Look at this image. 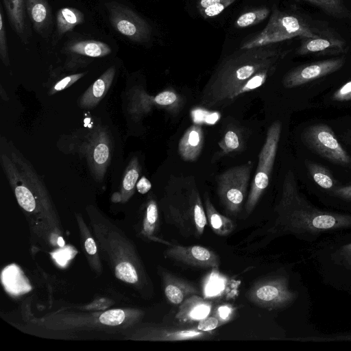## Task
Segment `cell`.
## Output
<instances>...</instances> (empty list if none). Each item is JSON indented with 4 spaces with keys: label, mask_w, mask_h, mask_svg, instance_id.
<instances>
[{
    "label": "cell",
    "mask_w": 351,
    "mask_h": 351,
    "mask_svg": "<svg viewBox=\"0 0 351 351\" xmlns=\"http://www.w3.org/2000/svg\"><path fill=\"white\" fill-rule=\"evenodd\" d=\"M351 230V213L317 207L300 191L294 173L284 178L280 195L274 208L272 221L264 241L292 235L308 244L334 233Z\"/></svg>",
    "instance_id": "cell-1"
},
{
    "label": "cell",
    "mask_w": 351,
    "mask_h": 351,
    "mask_svg": "<svg viewBox=\"0 0 351 351\" xmlns=\"http://www.w3.org/2000/svg\"><path fill=\"white\" fill-rule=\"evenodd\" d=\"M285 53L271 45L240 51L224 59L213 73L200 94L199 101L207 108H222L231 104L234 94L260 71L278 64Z\"/></svg>",
    "instance_id": "cell-2"
},
{
    "label": "cell",
    "mask_w": 351,
    "mask_h": 351,
    "mask_svg": "<svg viewBox=\"0 0 351 351\" xmlns=\"http://www.w3.org/2000/svg\"><path fill=\"white\" fill-rule=\"evenodd\" d=\"M247 300L259 308L285 311L293 309L311 319L312 300L301 276L291 267L256 282L247 293Z\"/></svg>",
    "instance_id": "cell-3"
},
{
    "label": "cell",
    "mask_w": 351,
    "mask_h": 351,
    "mask_svg": "<svg viewBox=\"0 0 351 351\" xmlns=\"http://www.w3.org/2000/svg\"><path fill=\"white\" fill-rule=\"evenodd\" d=\"M167 222L186 237L199 238L207 225V217L193 177L171 178L162 200Z\"/></svg>",
    "instance_id": "cell-4"
},
{
    "label": "cell",
    "mask_w": 351,
    "mask_h": 351,
    "mask_svg": "<svg viewBox=\"0 0 351 351\" xmlns=\"http://www.w3.org/2000/svg\"><path fill=\"white\" fill-rule=\"evenodd\" d=\"M306 253L323 284L346 293L351 290V230L308 244Z\"/></svg>",
    "instance_id": "cell-5"
},
{
    "label": "cell",
    "mask_w": 351,
    "mask_h": 351,
    "mask_svg": "<svg viewBox=\"0 0 351 351\" xmlns=\"http://www.w3.org/2000/svg\"><path fill=\"white\" fill-rule=\"evenodd\" d=\"M322 32L311 27L300 16L275 9L265 27L243 43L240 49L269 45L296 36L313 38L319 36Z\"/></svg>",
    "instance_id": "cell-6"
},
{
    "label": "cell",
    "mask_w": 351,
    "mask_h": 351,
    "mask_svg": "<svg viewBox=\"0 0 351 351\" xmlns=\"http://www.w3.org/2000/svg\"><path fill=\"white\" fill-rule=\"evenodd\" d=\"M281 130L282 123L279 121L272 123L267 130L264 145L258 155L255 175L245 204V210L247 215L251 214L254 210L269 185L276 157Z\"/></svg>",
    "instance_id": "cell-7"
},
{
    "label": "cell",
    "mask_w": 351,
    "mask_h": 351,
    "mask_svg": "<svg viewBox=\"0 0 351 351\" xmlns=\"http://www.w3.org/2000/svg\"><path fill=\"white\" fill-rule=\"evenodd\" d=\"M253 162L232 167L216 178L217 192L226 212L232 215H238L245 199Z\"/></svg>",
    "instance_id": "cell-8"
},
{
    "label": "cell",
    "mask_w": 351,
    "mask_h": 351,
    "mask_svg": "<svg viewBox=\"0 0 351 351\" xmlns=\"http://www.w3.org/2000/svg\"><path fill=\"white\" fill-rule=\"evenodd\" d=\"M127 110L136 120L148 114L153 109H162L178 114L184 105V97L176 90L167 89L156 95H149L141 86H134L128 93Z\"/></svg>",
    "instance_id": "cell-9"
},
{
    "label": "cell",
    "mask_w": 351,
    "mask_h": 351,
    "mask_svg": "<svg viewBox=\"0 0 351 351\" xmlns=\"http://www.w3.org/2000/svg\"><path fill=\"white\" fill-rule=\"evenodd\" d=\"M302 140L307 147L321 157L351 169V156L328 125L319 123L308 126L302 132Z\"/></svg>",
    "instance_id": "cell-10"
},
{
    "label": "cell",
    "mask_w": 351,
    "mask_h": 351,
    "mask_svg": "<svg viewBox=\"0 0 351 351\" xmlns=\"http://www.w3.org/2000/svg\"><path fill=\"white\" fill-rule=\"evenodd\" d=\"M106 6L110 23L119 33L140 43L150 39L151 26L134 11L116 1L108 2Z\"/></svg>",
    "instance_id": "cell-11"
},
{
    "label": "cell",
    "mask_w": 351,
    "mask_h": 351,
    "mask_svg": "<svg viewBox=\"0 0 351 351\" xmlns=\"http://www.w3.org/2000/svg\"><path fill=\"white\" fill-rule=\"evenodd\" d=\"M82 152L86 157L93 177L97 181L103 180L111 159V138L105 127L97 126L87 136Z\"/></svg>",
    "instance_id": "cell-12"
},
{
    "label": "cell",
    "mask_w": 351,
    "mask_h": 351,
    "mask_svg": "<svg viewBox=\"0 0 351 351\" xmlns=\"http://www.w3.org/2000/svg\"><path fill=\"white\" fill-rule=\"evenodd\" d=\"M344 63V58H337L301 65L285 75L282 85L286 88L304 85L338 71Z\"/></svg>",
    "instance_id": "cell-13"
},
{
    "label": "cell",
    "mask_w": 351,
    "mask_h": 351,
    "mask_svg": "<svg viewBox=\"0 0 351 351\" xmlns=\"http://www.w3.org/2000/svg\"><path fill=\"white\" fill-rule=\"evenodd\" d=\"M165 254L171 260L195 267L217 269L220 263L215 252L202 245L170 244Z\"/></svg>",
    "instance_id": "cell-14"
},
{
    "label": "cell",
    "mask_w": 351,
    "mask_h": 351,
    "mask_svg": "<svg viewBox=\"0 0 351 351\" xmlns=\"http://www.w3.org/2000/svg\"><path fill=\"white\" fill-rule=\"evenodd\" d=\"M301 38V45L297 51L298 55L336 54L345 49V43L341 39L326 31L316 37Z\"/></svg>",
    "instance_id": "cell-15"
},
{
    "label": "cell",
    "mask_w": 351,
    "mask_h": 351,
    "mask_svg": "<svg viewBox=\"0 0 351 351\" xmlns=\"http://www.w3.org/2000/svg\"><path fill=\"white\" fill-rule=\"evenodd\" d=\"M213 308L210 301L204 299L198 294H193L178 306L175 318L181 324L198 322L210 315Z\"/></svg>",
    "instance_id": "cell-16"
},
{
    "label": "cell",
    "mask_w": 351,
    "mask_h": 351,
    "mask_svg": "<svg viewBox=\"0 0 351 351\" xmlns=\"http://www.w3.org/2000/svg\"><path fill=\"white\" fill-rule=\"evenodd\" d=\"M26 14L35 31L47 38L52 30L53 16L47 0H24Z\"/></svg>",
    "instance_id": "cell-17"
},
{
    "label": "cell",
    "mask_w": 351,
    "mask_h": 351,
    "mask_svg": "<svg viewBox=\"0 0 351 351\" xmlns=\"http://www.w3.org/2000/svg\"><path fill=\"white\" fill-rule=\"evenodd\" d=\"M204 142L202 128L193 124L187 128L180 138L178 151L181 158L186 162H194L200 156Z\"/></svg>",
    "instance_id": "cell-18"
},
{
    "label": "cell",
    "mask_w": 351,
    "mask_h": 351,
    "mask_svg": "<svg viewBox=\"0 0 351 351\" xmlns=\"http://www.w3.org/2000/svg\"><path fill=\"white\" fill-rule=\"evenodd\" d=\"M163 282L165 297L171 304L176 306H179L188 297L199 293V290L193 284L171 273L163 274Z\"/></svg>",
    "instance_id": "cell-19"
},
{
    "label": "cell",
    "mask_w": 351,
    "mask_h": 351,
    "mask_svg": "<svg viewBox=\"0 0 351 351\" xmlns=\"http://www.w3.org/2000/svg\"><path fill=\"white\" fill-rule=\"evenodd\" d=\"M115 73V68L111 66L97 79L81 96L79 100L80 107L82 109L95 108L110 88Z\"/></svg>",
    "instance_id": "cell-20"
},
{
    "label": "cell",
    "mask_w": 351,
    "mask_h": 351,
    "mask_svg": "<svg viewBox=\"0 0 351 351\" xmlns=\"http://www.w3.org/2000/svg\"><path fill=\"white\" fill-rule=\"evenodd\" d=\"M9 22L24 44L29 39L24 0H2Z\"/></svg>",
    "instance_id": "cell-21"
},
{
    "label": "cell",
    "mask_w": 351,
    "mask_h": 351,
    "mask_svg": "<svg viewBox=\"0 0 351 351\" xmlns=\"http://www.w3.org/2000/svg\"><path fill=\"white\" fill-rule=\"evenodd\" d=\"M84 21V15L80 10L70 7L60 9L56 14V31L53 38V44L56 45L63 35Z\"/></svg>",
    "instance_id": "cell-22"
},
{
    "label": "cell",
    "mask_w": 351,
    "mask_h": 351,
    "mask_svg": "<svg viewBox=\"0 0 351 351\" xmlns=\"http://www.w3.org/2000/svg\"><path fill=\"white\" fill-rule=\"evenodd\" d=\"M204 199L206 215L213 231L220 237L229 235L234 229L232 221L216 210L207 193H204Z\"/></svg>",
    "instance_id": "cell-23"
},
{
    "label": "cell",
    "mask_w": 351,
    "mask_h": 351,
    "mask_svg": "<svg viewBox=\"0 0 351 351\" xmlns=\"http://www.w3.org/2000/svg\"><path fill=\"white\" fill-rule=\"evenodd\" d=\"M65 50L73 54L90 58H103L112 52L106 43L95 40H75L66 45Z\"/></svg>",
    "instance_id": "cell-24"
},
{
    "label": "cell",
    "mask_w": 351,
    "mask_h": 351,
    "mask_svg": "<svg viewBox=\"0 0 351 351\" xmlns=\"http://www.w3.org/2000/svg\"><path fill=\"white\" fill-rule=\"evenodd\" d=\"M218 145L220 149L218 156L242 152L245 146V139L242 130L236 126L229 128L225 131Z\"/></svg>",
    "instance_id": "cell-25"
},
{
    "label": "cell",
    "mask_w": 351,
    "mask_h": 351,
    "mask_svg": "<svg viewBox=\"0 0 351 351\" xmlns=\"http://www.w3.org/2000/svg\"><path fill=\"white\" fill-rule=\"evenodd\" d=\"M141 171L137 157H133L125 169L119 193L120 198H127L134 193Z\"/></svg>",
    "instance_id": "cell-26"
},
{
    "label": "cell",
    "mask_w": 351,
    "mask_h": 351,
    "mask_svg": "<svg viewBox=\"0 0 351 351\" xmlns=\"http://www.w3.org/2000/svg\"><path fill=\"white\" fill-rule=\"evenodd\" d=\"M304 164L316 184L326 193L337 186L335 178L327 168L309 160H306Z\"/></svg>",
    "instance_id": "cell-27"
},
{
    "label": "cell",
    "mask_w": 351,
    "mask_h": 351,
    "mask_svg": "<svg viewBox=\"0 0 351 351\" xmlns=\"http://www.w3.org/2000/svg\"><path fill=\"white\" fill-rule=\"evenodd\" d=\"M236 0H199L197 8L205 19L215 17L221 13Z\"/></svg>",
    "instance_id": "cell-28"
},
{
    "label": "cell",
    "mask_w": 351,
    "mask_h": 351,
    "mask_svg": "<svg viewBox=\"0 0 351 351\" xmlns=\"http://www.w3.org/2000/svg\"><path fill=\"white\" fill-rule=\"evenodd\" d=\"M308 1L322 9L327 14L338 18H346L350 15L343 0H295Z\"/></svg>",
    "instance_id": "cell-29"
},
{
    "label": "cell",
    "mask_w": 351,
    "mask_h": 351,
    "mask_svg": "<svg viewBox=\"0 0 351 351\" xmlns=\"http://www.w3.org/2000/svg\"><path fill=\"white\" fill-rule=\"evenodd\" d=\"M267 8L256 9L241 14L236 21L235 25L239 28L256 25L264 21L269 14Z\"/></svg>",
    "instance_id": "cell-30"
},
{
    "label": "cell",
    "mask_w": 351,
    "mask_h": 351,
    "mask_svg": "<svg viewBox=\"0 0 351 351\" xmlns=\"http://www.w3.org/2000/svg\"><path fill=\"white\" fill-rule=\"evenodd\" d=\"M158 220V208L156 202L152 199L149 201L146 208V216L144 223V230L147 234H152L156 227Z\"/></svg>",
    "instance_id": "cell-31"
},
{
    "label": "cell",
    "mask_w": 351,
    "mask_h": 351,
    "mask_svg": "<svg viewBox=\"0 0 351 351\" xmlns=\"http://www.w3.org/2000/svg\"><path fill=\"white\" fill-rule=\"evenodd\" d=\"M115 275L119 279L129 283H136L138 280L136 269L128 262H123L117 265Z\"/></svg>",
    "instance_id": "cell-32"
},
{
    "label": "cell",
    "mask_w": 351,
    "mask_h": 351,
    "mask_svg": "<svg viewBox=\"0 0 351 351\" xmlns=\"http://www.w3.org/2000/svg\"><path fill=\"white\" fill-rule=\"evenodd\" d=\"M305 342H351V331L334 334H318L307 338Z\"/></svg>",
    "instance_id": "cell-33"
},
{
    "label": "cell",
    "mask_w": 351,
    "mask_h": 351,
    "mask_svg": "<svg viewBox=\"0 0 351 351\" xmlns=\"http://www.w3.org/2000/svg\"><path fill=\"white\" fill-rule=\"evenodd\" d=\"M0 56L3 63L7 66H9L10 59L2 5L0 6Z\"/></svg>",
    "instance_id": "cell-34"
},
{
    "label": "cell",
    "mask_w": 351,
    "mask_h": 351,
    "mask_svg": "<svg viewBox=\"0 0 351 351\" xmlns=\"http://www.w3.org/2000/svg\"><path fill=\"white\" fill-rule=\"evenodd\" d=\"M125 319V313L121 309H112L102 313L99 317L101 324L109 326H117L121 324Z\"/></svg>",
    "instance_id": "cell-35"
},
{
    "label": "cell",
    "mask_w": 351,
    "mask_h": 351,
    "mask_svg": "<svg viewBox=\"0 0 351 351\" xmlns=\"http://www.w3.org/2000/svg\"><path fill=\"white\" fill-rule=\"evenodd\" d=\"M225 323L213 313L198 322L195 327L202 331H213Z\"/></svg>",
    "instance_id": "cell-36"
},
{
    "label": "cell",
    "mask_w": 351,
    "mask_h": 351,
    "mask_svg": "<svg viewBox=\"0 0 351 351\" xmlns=\"http://www.w3.org/2000/svg\"><path fill=\"white\" fill-rule=\"evenodd\" d=\"M85 75V73H75L66 76L59 80L50 89L49 94L53 95L57 92L62 91L69 87Z\"/></svg>",
    "instance_id": "cell-37"
},
{
    "label": "cell",
    "mask_w": 351,
    "mask_h": 351,
    "mask_svg": "<svg viewBox=\"0 0 351 351\" xmlns=\"http://www.w3.org/2000/svg\"><path fill=\"white\" fill-rule=\"evenodd\" d=\"M332 99L336 101H347L351 100V80L339 88L332 95Z\"/></svg>",
    "instance_id": "cell-38"
},
{
    "label": "cell",
    "mask_w": 351,
    "mask_h": 351,
    "mask_svg": "<svg viewBox=\"0 0 351 351\" xmlns=\"http://www.w3.org/2000/svg\"><path fill=\"white\" fill-rule=\"evenodd\" d=\"M225 324L228 321L230 315L232 314V308L228 306H221L213 313Z\"/></svg>",
    "instance_id": "cell-39"
},
{
    "label": "cell",
    "mask_w": 351,
    "mask_h": 351,
    "mask_svg": "<svg viewBox=\"0 0 351 351\" xmlns=\"http://www.w3.org/2000/svg\"><path fill=\"white\" fill-rule=\"evenodd\" d=\"M136 188L140 193L145 194L151 189L152 184L146 177L142 176L138 181Z\"/></svg>",
    "instance_id": "cell-40"
},
{
    "label": "cell",
    "mask_w": 351,
    "mask_h": 351,
    "mask_svg": "<svg viewBox=\"0 0 351 351\" xmlns=\"http://www.w3.org/2000/svg\"><path fill=\"white\" fill-rule=\"evenodd\" d=\"M85 249L89 254H95L97 252V247L92 238H88L86 240Z\"/></svg>",
    "instance_id": "cell-41"
},
{
    "label": "cell",
    "mask_w": 351,
    "mask_h": 351,
    "mask_svg": "<svg viewBox=\"0 0 351 351\" xmlns=\"http://www.w3.org/2000/svg\"><path fill=\"white\" fill-rule=\"evenodd\" d=\"M58 244L60 247H63L64 245V241L62 237H58Z\"/></svg>",
    "instance_id": "cell-42"
},
{
    "label": "cell",
    "mask_w": 351,
    "mask_h": 351,
    "mask_svg": "<svg viewBox=\"0 0 351 351\" xmlns=\"http://www.w3.org/2000/svg\"><path fill=\"white\" fill-rule=\"evenodd\" d=\"M348 294L351 295V290L348 292Z\"/></svg>",
    "instance_id": "cell-43"
}]
</instances>
